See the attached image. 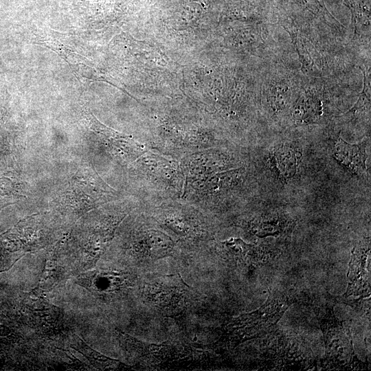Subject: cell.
Returning <instances> with one entry per match:
<instances>
[{
  "mask_svg": "<svg viewBox=\"0 0 371 371\" xmlns=\"http://www.w3.org/2000/svg\"><path fill=\"white\" fill-rule=\"evenodd\" d=\"M272 162L276 170L284 179L291 178L296 172L297 153L289 146H281L274 151Z\"/></svg>",
  "mask_w": 371,
  "mask_h": 371,
  "instance_id": "obj_4",
  "label": "cell"
},
{
  "mask_svg": "<svg viewBox=\"0 0 371 371\" xmlns=\"http://www.w3.org/2000/svg\"><path fill=\"white\" fill-rule=\"evenodd\" d=\"M172 241L165 234L156 231L146 234L143 243V255L151 259H157L168 256L172 251Z\"/></svg>",
  "mask_w": 371,
  "mask_h": 371,
  "instance_id": "obj_3",
  "label": "cell"
},
{
  "mask_svg": "<svg viewBox=\"0 0 371 371\" xmlns=\"http://www.w3.org/2000/svg\"><path fill=\"white\" fill-rule=\"evenodd\" d=\"M148 299L168 315H175L190 304L191 289L179 275L164 277L148 286Z\"/></svg>",
  "mask_w": 371,
  "mask_h": 371,
  "instance_id": "obj_1",
  "label": "cell"
},
{
  "mask_svg": "<svg viewBox=\"0 0 371 371\" xmlns=\"http://www.w3.org/2000/svg\"><path fill=\"white\" fill-rule=\"evenodd\" d=\"M319 113V105L315 101L302 100L294 110L295 118L300 121H307Z\"/></svg>",
  "mask_w": 371,
  "mask_h": 371,
  "instance_id": "obj_5",
  "label": "cell"
},
{
  "mask_svg": "<svg viewBox=\"0 0 371 371\" xmlns=\"http://www.w3.org/2000/svg\"><path fill=\"white\" fill-rule=\"evenodd\" d=\"M334 156L352 173L361 175L366 170L367 155L363 143L350 144L339 137L335 144Z\"/></svg>",
  "mask_w": 371,
  "mask_h": 371,
  "instance_id": "obj_2",
  "label": "cell"
}]
</instances>
